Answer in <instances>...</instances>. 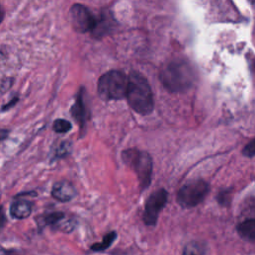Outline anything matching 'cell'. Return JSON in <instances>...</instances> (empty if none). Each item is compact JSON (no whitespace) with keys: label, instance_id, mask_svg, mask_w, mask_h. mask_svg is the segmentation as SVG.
<instances>
[{"label":"cell","instance_id":"5b68a950","mask_svg":"<svg viewBox=\"0 0 255 255\" xmlns=\"http://www.w3.org/2000/svg\"><path fill=\"white\" fill-rule=\"evenodd\" d=\"M208 192V183L202 179H195L188 181L179 188L176 194V200L180 206L190 208L201 203Z\"/></svg>","mask_w":255,"mask_h":255},{"label":"cell","instance_id":"9a60e30c","mask_svg":"<svg viewBox=\"0 0 255 255\" xmlns=\"http://www.w3.org/2000/svg\"><path fill=\"white\" fill-rule=\"evenodd\" d=\"M63 218H65V213L61 211L49 213L44 217V222L47 225H52L55 226L59 221H61Z\"/></svg>","mask_w":255,"mask_h":255},{"label":"cell","instance_id":"6da1fadb","mask_svg":"<svg viewBox=\"0 0 255 255\" xmlns=\"http://www.w3.org/2000/svg\"><path fill=\"white\" fill-rule=\"evenodd\" d=\"M126 97L132 110L147 115L153 110V96L147 80L138 72H131L128 78Z\"/></svg>","mask_w":255,"mask_h":255},{"label":"cell","instance_id":"9c48e42d","mask_svg":"<svg viewBox=\"0 0 255 255\" xmlns=\"http://www.w3.org/2000/svg\"><path fill=\"white\" fill-rule=\"evenodd\" d=\"M32 212V203L27 199H18L10 207V214L17 219L28 217Z\"/></svg>","mask_w":255,"mask_h":255},{"label":"cell","instance_id":"603a6c76","mask_svg":"<svg viewBox=\"0 0 255 255\" xmlns=\"http://www.w3.org/2000/svg\"><path fill=\"white\" fill-rule=\"evenodd\" d=\"M0 139H1V137H0Z\"/></svg>","mask_w":255,"mask_h":255},{"label":"cell","instance_id":"e0dca14e","mask_svg":"<svg viewBox=\"0 0 255 255\" xmlns=\"http://www.w3.org/2000/svg\"><path fill=\"white\" fill-rule=\"evenodd\" d=\"M242 153L246 157H253L255 156V138L249 141L243 148Z\"/></svg>","mask_w":255,"mask_h":255},{"label":"cell","instance_id":"277c9868","mask_svg":"<svg viewBox=\"0 0 255 255\" xmlns=\"http://www.w3.org/2000/svg\"><path fill=\"white\" fill-rule=\"evenodd\" d=\"M128 77L120 71L105 73L98 82V93L103 100H120L126 97Z\"/></svg>","mask_w":255,"mask_h":255},{"label":"cell","instance_id":"4fadbf2b","mask_svg":"<svg viewBox=\"0 0 255 255\" xmlns=\"http://www.w3.org/2000/svg\"><path fill=\"white\" fill-rule=\"evenodd\" d=\"M182 255H204L203 247L198 242H195V241L189 242L185 246L182 252Z\"/></svg>","mask_w":255,"mask_h":255},{"label":"cell","instance_id":"d6986e66","mask_svg":"<svg viewBox=\"0 0 255 255\" xmlns=\"http://www.w3.org/2000/svg\"><path fill=\"white\" fill-rule=\"evenodd\" d=\"M6 221H7V218L5 215V211H4L3 207L0 206V229L5 225Z\"/></svg>","mask_w":255,"mask_h":255},{"label":"cell","instance_id":"5bb4252c","mask_svg":"<svg viewBox=\"0 0 255 255\" xmlns=\"http://www.w3.org/2000/svg\"><path fill=\"white\" fill-rule=\"evenodd\" d=\"M72 125L69 121L64 120V119H58L54 122L53 124V128L56 132L59 133H63V132H67L71 129Z\"/></svg>","mask_w":255,"mask_h":255},{"label":"cell","instance_id":"7a4b0ae2","mask_svg":"<svg viewBox=\"0 0 255 255\" xmlns=\"http://www.w3.org/2000/svg\"><path fill=\"white\" fill-rule=\"evenodd\" d=\"M162 86L171 93L188 90L194 81V72L185 61H172L165 65L159 74Z\"/></svg>","mask_w":255,"mask_h":255},{"label":"cell","instance_id":"2e32d148","mask_svg":"<svg viewBox=\"0 0 255 255\" xmlns=\"http://www.w3.org/2000/svg\"><path fill=\"white\" fill-rule=\"evenodd\" d=\"M75 226H76V221L74 219L63 218L54 227H56L57 229H59L63 232H71L75 228Z\"/></svg>","mask_w":255,"mask_h":255},{"label":"cell","instance_id":"7c38bea8","mask_svg":"<svg viewBox=\"0 0 255 255\" xmlns=\"http://www.w3.org/2000/svg\"><path fill=\"white\" fill-rule=\"evenodd\" d=\"M116 237H117V232L111 231L103 237V240L101 242H97V243L92 244L91 249L93 251H104L112 245V243L115 241Z\"/></svg>","mask_w":255,"mask_h":255},{"label":"cell","instance_id":"44dd1931","mask_svg":"<svg viewBox=\"0 0 255 255\" xmlns=\"http://www.w3.org/2000/svg\"><path fill=\"white\" fill-rule=\"evenodd\" d=\"M3 17H4V11H3V9H2V6L0 5V23L2 22Z\"/></svg>","mask_w":255,"mask_h":255},{"label":"cell","instance_id":"3957f363","mask_svg":"<svg viewBox=\"0 0 255 255\" xmlns=\"http://www.w3.org/2000/svg\"><path fill=\"white\" fill-rule=\"evenodd\" d=\"M122 158L137 175L140 188L142 190L147 188L151 182L152 175V158L149 153L130 148L123 151Z\"/></svg>","mask_w":255,"mask_h":255},{"label":"cell","instance_id":"ffe728a7","mask_svg":"<svg viewBox=\"0 0 255 255\" xmlns=\"http://www.w3.org/2000/svg\"><path fill=\"white\" fill-rule=\"evenodd\" d=\"M68 153V145L66 143L62 144V146L57 151V156H65Z\"/></svg>","mask_w":255,"mask_h":255},{"label":"cell","instance_id":"8992f818","mask_svg":"<svg viewBox=\"0 0 255 255\" xmlns=\"http://www.w3.org/2000/svg\"><path fill=\"white\" fill-rule=\"evenodd\" d=\"M167 197L168 194L164 188H160L148 196L143 212V221L146 225L152 226L156 224L158 214L165 206Z\"/></svg>","mask_w":255,"mask_h":255},{"label":"cell","instance_id":"8fae6325","mask_svg":"<svg viewBox=\"0 0 255 255\" xmlns=\"http://www.w3.org/2000/svg\"><path fill=\"white\" fill-rule=\"evenodd\" d=\"M71 113L75 120L80 124L84 125L86 121V108H85V103H84V98H83V91H80L77 97V100L74 104V106L71 109Z\"/></svg>","mask_w":255,"mask_h":255},{"label":"cell","instance_id":"ba28073f","mask_svg":"<svg viewBox=\"0 0 255 255\" xmlns=\"http://www.w3.org/2000/svg\"><path fill=\"white\" fill-rule=\"evenodd\" d=\"M52 196L61 201V202H67L72 200L76 195V189L73 186L72 183L62 180L56 182L52 187Z\"/></svg>","mask_w":255,"mask_h":255},{"label":"cell","instance_id":"7402d4cb","mask_svg":"<svg viewBox=\"0 0 255 255\" xmlns=\"http://www.w3.org/2000/svg\"><path fill=\"white\" fill-rule=\"evenodd\" d=\"M251 4H255V0H248Z\"/></svg>","mask_w":255,"mask_h":255},{"label":"cell","instance_id":"52a82bcc","mask_svg":"<svg viewBox=\"0 0 255 255\" xmlns=\"http://www.w3.org/2000/svg\"><path fill=\"white\" fill-rule=\"evenodd\" d=\"M70 20L73 28L79 33L93 31L97 19L82 4H74L70 9Z\"/></svg>","mask_w":255,"mask_h":255},{"label":"cell","instance_id":"30bf717a","mask_svg":"<svg viewBox=\"0 0 255 255\" xmlns=\"http://www.w3.org/2000/svg\"><path fill=\"white\" fill-rule=\"evenodd\" d=\"M238 235L247 241L255 242V218L246 219L236 226Z\"/></svg>","mask_w":255,"mask_h":255},{"label":"cell","instance_id":"ac0fdd59","mask_svg":"<svg viewBox=\"0 0 255 255\" xmlns=\"http://www.w3.org/2000/svg\"><path fill=\"white\" fill-rule=\"evenodd\" d=\"M228 194H229V191H227V190L219 191L218 194H217V201H218V203H220L222 205H226L227 204V200L230 199Z\"/></svg>","mask_w":255,"mask_h":255}]
</instances>
